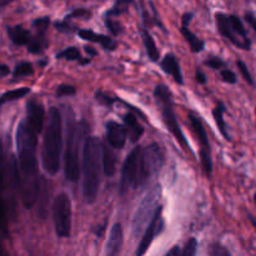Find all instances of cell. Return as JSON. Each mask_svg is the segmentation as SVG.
Wrapping results in <instances>:
<instances>
[{
    "instance_id": "obj_1",
    "label": "cell",
    "mask_w": 256,
    "mask_h": 256,
    "mask_svg": "<svg viewBox=\"0 0 256 256\" xmlns=\"http://www.w3.org/2000/svg\"><path fill=\"white\" fill-rule=\"evenodd\" d=\"M38 134L30 129L25 120L16 130V150L19 172L18 186L20 189L22 204L32 208L39 195V176H38Z\"/></svg>"
},
{
    "instance_id": "obj_2",
    "label": "cell",
    "mask_w": 256,
    "mask_h": 256,
    "mask_svg": "<svg viewBox=\"0 0 256 256\" xmlns=\"http://www.w3.org/2000/svg\"><path fill=\"white\" fill-rule=\"evenodd\" d=\"M102 168V142L95 136L86 138L82 149V195L88 204L98 196Z\"/></svg>"
},
{
    "instance_id": "obj_3",
    "label": "cell",
    "mask_w": 256,
    "mask_h": 256,
    "mask_svg": "<svg viewBox=\"0 0 256 256\" xmlns=\"http://www.w3.org/2000/svg\"><path fill=\"white\" fill-rule=\"evenodd\" d=\"M62 150V115L56 108L49 110V119L44 132L42 149V165L45 172L55 175L59 172Z\"/></svg>"
},
{
    "instance_id": "obj_4",
    "label": "cell",
    "mask_w": 256,
    "mask_h": 256,
    "mask_svg": "<svg viewBox=\"0 0 256 256\" xmlns=\"http://www.w3.org/2000/svg\"><path fill=\"white\" fill-rule=\"evenodd\" d=\"M82 139L80 126L74 119H68L66 124V145L64 154V172L69 182H76L80 176L79 170V145Z\"/></svg>"
},
{
    "instance_id": "obj_5",
    "label": "cell",
    "mask_w": 256,
    "mask_h": 256,
    "mask_svg": "<svg viewBox=\"0 0 256 256\" xmlns=\"http://www.w3.org/2000/svg\"><path fill=\"white\" fill-rule=\"evenodd\" d=\"M164 164V155L158 144L148 145L146 148H142L139 158V166H138V178L134 188H144L152 180V176L158 174Z\"/></svg>"
},
{
    "instance_id": "obj_6",
    "label": "cell",
    "mask_w": 256,
    "mask_h": 256,
    "mask_svg": "<svg viewBox=\"0 0 256 256\" xmlns=\"http://www.w3.org/2000/svg\"><path fill=\"white\" fill-rule=\"evenodd\" d=\"M215 19H216L218 29L222 36L226 38L230 42L240 49L252 50V40L239 16L218 12Z\"/></svg>"
},
{
    "instance_id": "obj_7",
    "label": "cell",
    "mask_w": 256,
    "mask_h": 256,
    "mask_svg": "<svg viewBox=\"0 0 256 256\" xmlns=\"http://www.w3.org/2000/svg\"><path fill=\"white\" fill-rule=\"evenodd\" d=\"M160 196H162V186L155 185L142 200L134 218H132V229L134 235H139L144 230V228L152 222L158 208H159L158 205H159Z\"/></svg>"
},
{
    "instance_id": "obj_8",
    "label": "cell",
    "mask_w": 256,
    "mask_h": 256,
    "mask_svg": "<svg viewBox=\"0 0 256 256\" xmlns=\"http://www.w3.org/2000/svg\"><path fill=\"white\" fill-rule=\"evenodd\" d=\"M55 232L59 238H69L72 232V202L66 194L58 195L52 205Z\"/></svg>"
},
{
    "instance_id": "obj_9",
    "label": "cell",
    "mask_w": 256,
    "mask_h": 256,
    "mask_svg": "<svg viewBox=\"0 0 256 256\" xmlns=\"http://www.w3.org/2000/svg\"><path fill=\"white\" fill-rule=\"evenodd\" d=\"M189 120L192 122V126L196 134L198 140L200 144V162H202V169L206 172V175H212V150H210L209 138H208L206 130L202 125V120L194 112H189Z\"/></svg>"
},
{
    "instance_id": "obj_10",
    "label": "cell",
    "mask_w": 256,
    "mask_h": 256,
    "mask_svg": "<svg viewBox=\"0 0 256 256\" xmlns=\"http://www.w3.org/2000/svg\"><path fill=\"white\" fill-rule=\"evenodd\" d=\"M142 152V146H138L130 152L125 159L122 169V178H120L119 192L120 195H124L129 192L130 188H134L138 178V166H139V158Z\"/></svg>"
},
{
    "instance_id": "obj_11",
    "label": "cell",
    "mask_w": 256,
    "mask_h": 256,
    "mask_svg": "<svg viewBox=\"0 0 256 256\" xmlns=\"http://www.w3.org/2000/svg\"><path fill=\"white\" fill-rule=\"evenodd\" d=\"M162 228H164V220H162V206H159L156 212H155L154 218H152V222H150L149 225H148L144 235H142V242H140L139 246H138L136 256H144L146 254L150 245H152V240L155 239L156 235H159L160 232H162Z\"/></svg>"
},
{
    "instance_id": "obj_12",
    "label": "cell",
    "mask_w": 256,
    "mask_h": 256,
    "mask_svg": "<svg viewBox=\"0 0 256 256\" xmlns=\"http://www.w3.org/2000/svg\"><path fill=\"white\" fill-rule=\"evenodd\" d=\"M162 122L166 125L168 130L176 138V140L179 142V144L182 145L184 149H190V145L188 142L186 138H185L184 132L180 129V125L178 122L176 116H175L174 112H172V105H164L162 106Z\"/></svg>"
},
{
    "instance_id": "obj_13",
    "label": "cell",
    "mask_w": 256,
    "mask_h": 256,
    "mask_svg": "<svg viewBox=\"0 0 256 256\" xmlns=\"http://www.w3.org/2000/svg\"><path fill=\"white\" fill-rule=\"evenodd\" d=\"M45 120V110L42 104L36 102H29L26 104V124L29 125L30 129L36 134H40L44 128Z\"/></svg>"
},
{
    "instance_id": "obj_14",
    "label": "cell",
    "mask_w": 256,
    "mask_h": 256,
    "mask_svg": "<svg viewBox=\"0 0 256 256\" xmlns=\"http://www.w3.org/2000/svg\"><path fill=\"white\" fill-rule=\"evenodd\" d=\"M128 132L122 125L115 122H109L106 124V140L112 149H122L126 142Z\"/></svg>"
},
{
    "instance_id": "obj_15",
    "label": "cell",
    "mask_w": 256,
    "mask_h": 256,
    "mask_svg": "<svg viewBox=\"0 0 256 256\" xmlns=\"http://www.w3.org/2000/svg\"><path fill=\"white\" fill-rule=\"evenodd\" d=\"M122 228L120 224H114L110 229L109 239L106 242V256H116L119 254L120 249L122 245Z\"/></svg>"
},
{
    "instance_id": "obj_16",
    "label": "cell",
    "mask_w": 256,
    "mask_h": 256,
    "mask_svg": "<svg viewBox=\"0 0 256 256\" xmlns=\"http://www.w3.org/2000/svg\"><path fill=\"white\" fill-rule=\"evenodd\" d=\"M78 35H79L82 40L98 42V44H100L104 49L106 50H114L115 48H116V42H115V40H112V38L102 34H96V32H94L90 29L78 30Z\"/></svg>"
},
{
    "instance_id": "obj_17",
    "label": "cell",
    "mask_w": 256,
    "mask_h": 256,
    "mask_svg": "<svg viewBox=\"0 0 256 256\" xmlns=\"http://www.w3.org/2000/svg\"><path fill=\"white\" fill-rule=\"evenodd\" d=\"M160 66H162V69L164 70L165 74L172 75L178 84H180V85L184 84V78H182V69H180V64L174 55L172 54L165 55L164 59L160 62Z\"/></svg>"
},
{
    "instance_id": "obj_18",
    "label": "cell",
    "mask_w": 256,
    "mask_h": 256,
    "mask_svg": "<svg viewBox=\"0 0 256 256\" xmlns=\"http://www.w3.org/2000/svg\"><path fill=\"white\" fill-rule=\"evenodd\" d=\"M122 120H124V124L125 126H126L125 129H126L128 134H129L130 140H132V142H136L138 140L142 138V132H144V129H142V125L139 124L136 116H135L134 114H132V112H128V114L124 115Z\"/></svg>"
},
{
    "instance_id": "obj_19",
    "label": "cell",
    "mask_w": 256,
    "mask_h": 256,
    "mask_svg": "<svg viewBox=\"0 0 256 256\" xmlns=\"http://www.w3.org/2000/svg\"><path fill=\"white\" fill-rule=\"evenodd\" d=\"M102 170L106 176H112L115 174V166H116V156L112 150V146L102 144Z\"/></svg>"
},
{
    "instance_id": "obj_20",
    "label": "cell",
    "mask_w": 256,
    "mask_h": 256,
    "mask_svg": "<svg viewBox=\"0 0 256 256\" xmlns=\"http://www.w3.org/2000/svg\"><path fill=\"white\" fill-rule=\"evenodd\" d=\"M8 35H9L10 40L14 42L15 45H26L32 40V34H30L29 30H26L25 28H22V25H16V26H9L8 28Z\"/></svg>"
},
{
    "instance_id": "obj_21",
    "label": "cell",
    "mask_w": 256,
    "mask_h": 256,
    "mask_svg": "<svg viewBox=\"0 0 256 256\" xmlns=\"http://www.w3.org/2000/svg\"><path fill=\"white\" fill-rule=\"evenodd\" d=\"M225 110H226V108H225L224 102H219L216 104V106H215L214 112H212V115H214V119H215V122H216V125H218V128H219L222 135L225 138V139L229 140L230 142V140H232V136H230L229 132H228L226 122H225V120H224Z\"/></svg>"
},
{
    "instance_id": "obj_22",
    "label": "cell",
    "mask_w": 256,
    "mask_h": 256,
    "mask_svg": "<svg viewBox=\"0 0 256 256\" xmlns=\"http://www.w3.org/2000/svg\"><path fill=\"white\" fill-rule=\"evenodd\" d=\"M140 35H142V42H144L145 48H146L148 55H149V58L152 59V62H158L160 56V52L159 50H158L156 44H155L154 39H152L149 30H148L146 28H142V29H140Z\"/></svg>"
},
{
    "instance_id": "obj_23",
    "label": "cell",
    "mask_w": 256,
    "mask_h": 256,
    "mask_svg": "<svg viewBox=\"0 0 256 256\" xmlns=\"http://www.w3.org/2000/svg\"><path fill=\"white\" fill-rule=\"evenodd\" d=\"M180 32H182V36L185 38V40H186L188 44H189L192 52H200L204 50L205 42H202L199 36H196V35H195L194 32L189 29V26H182V28H180Z\"/></svg>"
},
{
    "instance_id": "obj_24",
    "label": "cell",
    "mask_w": 256,
    "mask_h": 256,
    "mask_svg": "<svg viewBox=\"0 0 256 256\" xmlns=\"http://www.w3.org/2000/svg\"><path fill=\"white\" fill-rule=\"evenodd\" d=\"M30 92L29 88H19V89L9 90V92H4V94L0 96V105L6 104L9 102H14V100L22 99V98L26 96Z\"/></svg>"
},
{
    "instance_id": "obj_25",
    "label": "cell",
    "mask_w": 256,
    "mask_h": 256,
    "mask_svg": "<svg viewBox=\"0 0 256 256\" xmlns=\"http://www.w3.org/2000/svg\"><path fill=\"white\" fill-rule=\"evenodd\" d=\"M154 95L158 99V102L162 104V106H164V105H172V92H170V89L166 85H158L154 90Z\"/></svg>"
},
{
    "instance_id": "obj_26",
    "label": "cell",
    "mask_w": 256,
    "mask_h": 256,
    "mask_svg": "<svg viewBox=\"0 0 256 256\" xmlns=\"http://www.w3.org/2000/svg\"><path fill=\"white\" fill-rule=\"evenodd\" d=\"M48 46V42L42 35H36L35 38H32L30 42L28 44V50L32 54H39L45 48Z\"/></svg>"
},
{
    "instance_id": "obj_27",
    "label": "cell",
    "mask_w": 256,
    "mask_h": 256,
    "mask_svg": "<svg viewBox=\"0 0 256 256\" xmlns=\"http://www.w3.org/2000/svg\"><path fill=\"white\" fill-rule=\"evenodd\" d=\"M130 4H132V2H125V0H119V2H115L114 6H112V9L108 10L106 15H105V18H109V19H112V16H119V15L124 14V12L128 10V8H129Z\"/></svg>"
},
{
    "instance_id": "obj_28",
    "label": "cell",
    "mask_w": 256,
    "mask_h": 256,
    "mask_svg": "<svg viewBox=\"0 0 256 256\" xmlns=\"http://www.w3.org/2000/svg\"><path fill=\"white\" fill-rule=\"evenodd\" d=\"M32 72H34V69H32V65L30 62H22L14 69L12 76H14V79H18V78H25L32 75Z\"/></svg>"
},
{
    "instance_id": "obj_29",
    "label": "cell",
    "mask_w": 256,
    "mask_h": 256,
    "mask_svg": "<svg viewBox=\"0 0 256 256\" xmlns=\"http://www.w3.org/2000/svg\"><path fill=\"white\" fill-rule=\"evenodd\" d=\"M80 58L82 56H80L79 49H76V48L74 46L66 48V49H64L62 52L56 54V59H66L70 60V62H72V60H78V62H79Z\"/></svg>"
},
{
    "instance_id": "obj_30",
    "label": "cell",
    "mask_w": 256,
    "mask_h": 256,
    "mask_svg": "<svg viewBox=\"0 0 256 256\" xmlns=\"http://www.w3.org/2000/svg\"><path fill=\"white\" fill-rule=\"evenodd\" d=\"M49 25L50 19L48 16L39 18V19H35L34 22H32V26H34L35 30L38 32V35H42V36H44L45 32H46V29L49 28Z\"/></svg>"
},
{
    "instance_id": "obj_31",
    "label": "cell",
    "mask_w": 256,
    "mask_h": 256,
    "mask_svg": "<svg viewBox=\"0 0 256 256\" xmlns=\"http://www.w3.org/2000/svg\"><path fill=\"white\" fill-rule=\"evenodd\" d=\"M198 252V242L195 238L189 239V242H186L184 249L180 252V256H196Z\"/></svg>"
},
{
    "instance_id": "obj_32",
    "label": "cell",
    "mask_w": 256,
    "mask_h": 256,
    "mask_svg": "<svg viewBox=\"0 0 256 256\" xmlns=\"http://www.w3.org/2000/svg\"><path fill=\"white\" fill-rule=\"evenodd\" d=\"M209 255L210 256H232L229 252V250L222 245L220 242H214V244L210 245L209 248Z\"/></svg>"
},
{
    "instance_id": "obj_33",
    "label": "cell",
    "mask_w": 256,
    "mask_h": 256,
    "mask_svg": "<svg viewBox=\"0 0 256 256\" xmlns=\"http://www.w3.org/2000/svg\"><path fill=\"white\" fill-rule=\"evenodd\" d=\"M236 65H238V68H239L240 72H242V78H244V79L246 80V82H249L250 85H254V79H252V74H250L249 68H248V65L245 64V62H242V60H238Z\"/></svg>"
},
{
    "instance_id": "obj_34",
    "label": "cell",
    "mask_w": 256,
    "mask_h": 256,
    "mask_svg": "<svg viewBox=\"0 0 256 256\" xmlns=\"http://www.w3.org/2000/svg\"><path fill=\"white\" fill-rule=\"evenodd\" d=\"M92 16V12L88 9H75L72 10V12H70L69 15H66L64 19V22L72 19V18H90Z\"/></svg>"
},
{
    "instance_id": "obj_35",
    "label": "cell",
    "mask_w": 256,
    "mask_h": 256,
    "mask_svg": "<svg viewBox=\"0 0 256 256\" xmlns=\"http://www.w3.org/2000/svg\"><path fill=\"white\" fill-rule=\"evenodd\" d=\"M95 98H96L98 102H102V104H104V105H106V106H112V105L118 100V99H112V98H110L109 95L105 94V92H100V90L99 92H95Z\"/></svg>"
},
{
    "instance_id": "obj_36",
    "label": "cell",
    "mask_w": 256,
    "mask_h": 256,
    "mask_svg": "<svg viewBox=\"0 0 256 256\" xmlns=\"http://www.w3.org/2000/svg\"><path fill=\"white\" fill-rule=\"evenodd\" d=\"M105 25H106L108 29H109L114 35L122 34V25H120L118 22H115V20L109 19V18H105Z\"/></svg>"
},
{
    "instance_id": "obj_37",
    "label": "cell",
    "mask_w": 256,
    "mask_h": 256,
    "mask_svg": "<svg viewBox=\"0 0 256 256\" xmlns=\"http://www.w3.org/2000/svg\"><path fill=\"white\" fill-rule=\"evenodd\" d=\"M76 92V89L72 85H68V84H62L59 85L56 90V94L59 96H68V95H74Z\"/></svg>"
},
{
    "instance_id": "obj_38",
    "label": "cell",
    "mask_w": 256,
    "mask_h": 256,
    "mask_svg": "<svg viewBox=\"0 0 256 256\" xmlns=\"http://www.w3.org/2000/svg\"><path fill=\"white\" fill-rule=\"evenodd\" d=\"M222 78L225 82H229V84H236L238 82L236 74L229 69L222 70Z\"/></svg>"
},
{
    "instance_id": "obj_39",
    "label": "cell",
    "mask_w": 256,
    "mask_h": 256,
    "mask_svg": "<svg viewBox=\"0 0 256 256\" xmlns=\"http://www.w3.org/2000/svg\"><path fill=\"white\" fill-rule=\"evenodd\" d=\"M205 64L214 70H219V69H222V68L225 66V62H222V59H219V58H214V56L210 58V59H208L206 62H205Z\"/></svg>"
},
{
    "instance_id": "obj_40",
    "label": "cell",
    "mask_w": 256,
    "mask_h": 256,
    "mask_svg": "<svg viewBox=\"0 0 256 256\" xmlns=\"http://www.w3.org/2000/svg\"><path fill=\"white\" fill-rule=\"evenodd\" d=\"M4 152H2V144L0 140V188H2L4 185Z\"/></svg>"
},
{
    "instance_id": "obj_41",
    "label": "cell",
    "mask_w": 256,
    "mask_h": 256,
    "mask_svg": "<svg viewBox=\"0 0 256 256\" xmlns=\"http://www.w3.org/2000/svg\"><path fill=\"white\" fill-rule=\"evenodd\" d=\"M245 20H246L248 24H249L250 26H252V29L255 30V32H256V16H255L254 12H245Z\"/></svg>"
},
{
    "instance_id": "obj_42",
    "label": "cell",
    "mask_w": 256,
    "mask_h": 256,
    "mask_svg": "<svg viewBox=\"0 0 256 256\" xmlns=\"http://www.w3.org/2000/svg\"><path fill=\"white\" fill-rule=\"evenodd\" d=\"M196 80L200 84H206V75H205L200 69L196 70Z\"/></svg>"
},
{
    "instance_id": "obj_43",
    "label": "cell",
    "mask_w": 256,
    "mask_h": 256,
    "mask_svg": "<svg viewBox=\"0 0 256 256\" xmlns=\"http://www.w3.org/2000/svg\"><path fill=\"white\" fill-rule=\"evenodd\" d=\"M194 14L192 12H186V14L182 15V26H189L190 20L192 19Z\"/></svg>"
},
{
    "instance_id": "obj_44",
    "label": "cell",
    "mask_w": 256,
    "mask_h": 256,
    "mask_svg": "<svg viewBox=\"0 0 256 256\" xmlns=\"http://www.w3.org/2000/svg\"><path fill=\"white\" fill-rule=\"evenodd\" d=\"M180 248L179 246H174L172 250H169V252H166L165 256H180Z\"/></svg>"
},
{
    "instance_id": "obj_45",
    "label": "cell",
    "mask_w": 256,
    "mask_h": 256,
    "mask_svg": "<svg viewBox=\"0 0 256 256\" xmlns=\"http://www.w3.org/2000/svg\"><path fill=\"white\" fill-rule=\"evenodd\" d=\"M8 74H9V68H8L6 65H0V75L4 76V75Z\"/></svg>"
},
{
    "instance_id": "obj_46",
    "label": "cell",
    "mask_w": 256,
    "mask_h": 256,
    "mask_svg": "<svg viewBox=\"0 0 256 256\" xmlns=\"http://www.w3.org/2000/svg\"><path fill=\"white\" fill-rule=\"evenodd\" d=\"M85 50H86L88 54L92 55V56H95V55H98V52H95V49H92V48H90V46H85Z\"/></svg>"
},
{
    "instance_id": "obj_47",
    "label": "cell",
    "mask_w": 256,
    "mask_h": 256,
    "mask_svg": "<svg viewBox=\"0 0 256 256\" xmlns=\"http://www.w3.org/2000/svg\"><path fill=\"white\" fill-rule=\"evenodd\" d=\"M9 4H10V0H0V12H2V10Z\"/></svg>"
},
{
    "instance_id": "obj_48",
    "label": "cell",
    "mask_w": 256,
    "mask_h": 256,
    "mask_svg": "<svg viewBox=\"0 0 256 256\" xmlns=\"http://www.w3.org/2000/svg\"><path fill=\"white\" fill-rule=\"evenodd\" d=\"M0 256H9V255H8V252H5V249H4V246H2V242H0Z\"/></svg>"
},
{
    "instance_id": "obj_49",
    "label": "cell",
    "mask_w": 256,
    "mask_h": 256,
    "mask_svg": "<svg viewBox=\"0 0 256 256\" xmlns=\"http://www.w3.org/2000/svg\"><path fill=\"white\" fill-rule=\"evenodd\" d=\"M249 219H250V222H252V226H254L255 230H256V218L252 216V215H249Z\"/></svg>"
},
{
    "instance_id": "obj_50",
    "label": "cell",
    "mask_w": 256,
    "mask_h": 256,
    "mask_svg": "<svg viewBox=\"0 0 256 256\" xmlns=\"http://www.w3.org/2000/svg\"><path fill=\"white\" fill-rule=\"evenodd\" d=\"M79 62L82 65H86V64H89V62H90V59H82Z\"/></svg>"
},
{
    "instance_id": "obj_51",
    "label": "cell",
    "mask_w": 256,
    "mask_h": 256,
    "mask_svg": "<svg viewBox=\"0 0 256 256\" xmlns=\"http://www.w3.org/2000/svg\"><path fill=\"white\" fill-rule=\"evenodd\" d=\"M254 202H255V204H256V192L254 194Z\"/></svg>"
},
{
    "instance_id": "obj_52",
    "label": "cell",
    "mask_w": 256,
    "mask_h": 256,
    "mask_svg": "<svg viewBox=\"0 0 256 256\" xmlns=\"http://www.w3.org/2000/svg\"><path fill=\"white\" fill-rule=\"evenodd\" d=\"M255 112H256V109H255Z\"/></svg>"
}]
</instances>
